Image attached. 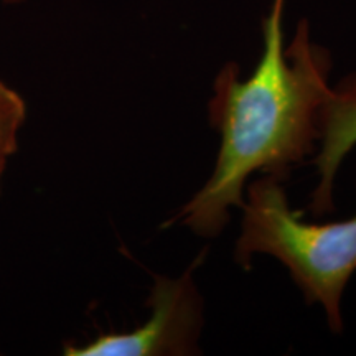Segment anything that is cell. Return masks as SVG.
Here are the masks:
<instances>
[{
    "instance_id": "cell-1",
    "label": "cell",
    "mask_w": 356,
    "mask_h": 356,
    "mask_svg": "<svg viewBox=\"0 0 356 356\" xmlns=\"http://www.w3.org/2000/svg\"><path fill=\"white\" fill-rule=\"evenodd\" d=\"M286 0H274L262 22V55L246 79L236 63H226L213 84L208 106L221 147L207 184L170 222L215 238L228 225L231 208H243L244 185L259 172L286 180L317 150L318 114L332 92V58L310 38L300 20L296 38L284 47Z\"/></svg>"
},
{
    "instance_id": "cell-2",
    "label": "cell",
    "mask_w": 356,
    "mask_h": 356,
    "mask_svg": "<svg viewBox=\"0 0 356 356\" xmlns=\"http://www.w3.org/2000/svg\"><path fill=\"white\" fill-rule=\"evenodd\" d=\"M241 234L234 257L249 269L254 254L282 262L307 304H320L332 332L340 333L341 297L356 273V215L335 222H305L292 211L280 180L264 177L252 181L243 204Z\"/></svg>"
},
{
    "instance_id": "cell-3",
    "label": "cell",
    "mask_w": 356,
    "mask_h": 356,
    "mask_svg": "<svg viewBox=\"0 0 356 356\" xmlns=\"http://www.w3.org/2000/svg\"><path fill=\"white\" fill-rule=\"evenodd\" d=\"M147 305L150 317L124 333H102L84 345H65L68 356H185L198 353L203 299L193 267L180 277L155 275Z\"/></svg>"
},
{
    "instance_id": "cell-4",
    "label": "cell",
    "mask_w": 356,
    "mask_h": 356,
    "mask_svg": "<svg viewBox=\"0 0 356 356\" xmlns=\"http://www.w3.org/2000/svg\"><path fill=\"white\" fill-rule=\"evenodd\" d=\"M356 145V71L341 78L332 88L318 114V144L314 165L317 167V186L310 200L315 216L335 210V178L341 162Z\"/></svg>"
},
{
    "instance_id": "cell-5",
    "label": "cell",
    "mask_w": 356,
    "mask_h": 356,
    "mask_svg": "<svg viewBox=\"0 0 356 356\" xmlns=\"http://www.w3.org/2000/svg\"><path fill=\"white\" fill-rule=\"evenodd\" d=\"M25 119V99L7 83L0 81V162H7L19 149Z\"/></svg>"
},
{
    "instance_id": "cell-6",
    "label": "cell",
    "mask_w": 356,
    "mask_h": 356,
    "mask_svg": "<svg viewBox=\"0 0 356 356\" xmlns=\"http://www.w3.org/2000/svg\"><path fill=\"white\" fill-rule=\"evenodd\" d=\"M0 2L6 3V6H20V3L30 2V0H0Z\"/></svg>"
},
{
    "instance_id": "cell-7",
    "label": "cell",
    "mask_w": 356,
    "mask_h": 356,
    "mask_svg": "<svg viewBox=\"0 0 356 356\" xmlns=\"http://www.w3.org/2000/svg\"><path fill=\"white\" fill-rule=\"evenodd\" d=\"M6 167H7V162H0V190H2V180H3V173H6Z\"/></svg>"
}]
</instances>
